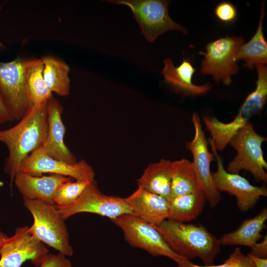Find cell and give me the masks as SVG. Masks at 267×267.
<instances>
[{"label":"cell","instance_id":"9a60e30c","mask_svg":"<svg viewBox=\"0 0 267 267\" xmlns=\"http://www.w3.org/2000/svg\"><path fill=\"white\" fill-rule=\"evenodd\" d=\"M62 111L60 103L51 95L47 103V134L40 147L52 158L74 164L77 162L76 158L64 142L66 129L62 120Z\"/></svg>","mask_w":267,"mask_h":267},{"label":"cell","instance_id":"4dcf8cb0","mask_svg":"<svg viewBox=\"0 0 267 267\" xmlns=\"http://www.w3.org/2000/svg\"><path fill=\"white\" fill-rule=\"evenodd\" d=\"M14 120L0 92V124Z\"/></svg>","mask_w":267,"mask_h":267},{"label":"cell","instance_id":"836d02e7","mask_svg":"<svg viewBox=\"0 0 267 267\" xmlns=\"http://www.w3.org/2000/svg\"><path fill=\"white\" fill-rule=\"evenodd\" d=\"M1 8V6H0V11ZM2 46H3V44H2V43L0 42V48H1Z\"/></svg>","mask_w":267,"mask_h":267},{"label":"cell","instance_id":"277c9868","mask_svg":"<svg viewBox=\"0 0 267 267\" xmlns=\"http://www.w3.org/2000/svg\"><path fill=\"white\" fill-rule=\"evenodd\" d=\"M24 205L34 219L28 228L30 233L40 242L46 244L65 256L74 253L70 244L65 224L54 205L39 200L24 199Z\"/></svg>","mask_w":267,"mask_h":267},{"label":"cell","instance_id":"5bb4252c","mask_svg":"<svg viewBox=\"0 0 267 267\" xmlns=\"http://www.w3.org/2000/svg\"><path fill=\"white\" fill-rule=\"evenodd\" d=\"M211 147L217 162V170L212 173V178L215 186L219 192L226 191L234 195L236 198L238 208L242 212L252 208L261 197L267 196L266 187L254 186L238 174L226 171L221 157L215 149Z\"/></svg>","mask_w":267,"mask_h":267},{"label":"cell","instance_id":"e0dca14e","mask_svg":"<svg viewBox=\"0 0 267 267\" xmlns=\"http://www.w3.org/2000/svg\"><path fill=\"white\" fill-rule=\"evenodd\" d=\"M131 208L133 215L157 226L168 219L169 200L140 187L125 198Z\"/></svg>","mask_w":267,"mask_h":267},{"label":"cell","instance_id":"d6986e66","mask_svg":"<svg viewBox=\"0 0 267 267\" xmlns=\"http://www.w3.org/2000/svg\"><path fill=\"white\" fill-rule=\"evenodd\" d=\"M173 162L161 159L148 165L137 179L138 186L159 195L169 201L171 199Z\"/></svg>","mask_w":267,"mask_h":267},{"label":"cell","instance_id":"44dd1931","mask_svg":"<svg viewBox=\"0 0 267 267\" xmlns=\"http://www.w3.org/2000/svg\"><path fill=\"white\" fill-rule=\"evenodd\" d=\"M206 201L202 191L173 197L169 201L168 219L180 222L192 221L201 213Z\"/></svg>","mask_w":267,"mask_h":267},{"label":"cell","instance_id":"d6a6232c","mask_svg":"<svg viewBox=\"0 0 267 267\" xmlns=\"http://www.w3.org/2000/svg\"><path fill=\"white\" fill-rule=\"evenodd\" d=\"M8 238V237L6 234L0 231V249Z\"/></svg>","mask_w":267,"mask_h":267},{"label":"cell","instance_id":"d4e9b609","mask_svg":"<svg viewBox=\"0 0 267 267\" xmlns=\"http://www.w3.org/2000/svg\"><path fill=\"white\" fill-rule=\"evenodd\" d=\"M173 165L172 198L188 193L203 191L192 162L186 159H182L173 161Z\"/></svg>","mask_w":267,"mask_h":267},{"label":"cell","instance_id":"ffe728a7","mask_svg":"<svg viewBox=\"0 0 267 267\" xmlns=\"http://www.w3.org/2000/svg\"><path fill=\"white\" fill-rule=\"evenodd\" d=\"M267 219L266 207L254 217L244 220L236 230L222 235L218 239L219 244L252 247L263 238L261 232L265 227Z\"/></svg>","mask_w":267,"mask_h":267},{"label":"cell","instance_id":"4316f807","mask_svg":"<svg viewBox=\"0 0 267 267\" xmlns=\"http://www.w3.org/2000/svg\"><path fill=\"white\" fill-rule=\"evenodd\" d=\"M178 265V267H256L254 263L247 255L243 253L240 247L235 248L228 258L221 265L199 266L187 259Z\"/></svg>","mask_w":267,"mask_h":267},{"label":"cell","instance_id":"9c48e42d","mask_svg":"<svg viewBox=\"0 0 267 267\" xmlns=\"http://www.w3.org/2000/svg\"><path fill=\"white\" fill-rule=\"evenodd\" d=\"M56 209L64 221L81 213L95 214L111 220L124 215H133L132 210L125 198L102 193L98 188L95 180L89 182L73 203Z\"/></svg>","mask_w":267,"mask_h":267},{"label":"cell","instance_id":"30bf717a","mask_svg":"<svg viewBox=\"0 0 267 267\" xmlns=\"http://www.w3.org/2000/svg\"><path fill=\"white\" fill-rule=\"evenodd\" d=\"M29 61L17 57L10 62H0V92L14 120H20L32 107L25 79Z\"/></svg>","mask_w":267,"mask_h":267},{"label":"cell","instance_id":"6da1fadb","mask_svg":"<svg viewBox=\"0 0 267 267\" xmlns=\"http://www.w3.org/2000/svg\"><path fill=\"white\" fill-rule=\"evenodd\" d=\"M47 100L32 106L14 126L0 130V142L5 144L8 151L4 169L9 176L11 187L25 160L45 139Z\"/></svg>","mask_w":267,"mask_h":267},{"label":"cell","instance_id":"ba28073f","mask_svg":"<svg viewBox=\"0 0 267 267\" xmlns=\"http://www.w3.org/2000/svg\"><path fill=\"white\" fill-rule=\"evenodd\" d=\"M244 43L243 38L228 36L208 43L206 52H200L204 55L201 62V74L211 75L216 82L222 81L229 85L231 76L238 70L236 56Z\"/></svg>","mask_w":267,"mask_h":267},{"label":"cell","instance_id":"1f68e13d","mask_svg":"<svg viewBox=\"0 0 267 267\" xmlns=\"http://www.w3.org/2000/svg\"><path fill=\"white\" fill-rule=\"evenodd\" d=\"M247 256L254 263L256 267H267V259L255 257L248 253Z\"/></svg>","mask_w":267,"mask_h":267},{"label":"cell","instance_id":"7c38bea8","mask_svg":"<svg viewBox=\"0 0 267 267\" xmlns=\"http://www.w3.org/2000/svg\"><path fill=\"white\" fill-rule=\"evenodd\" d=\"M29 227L17 228L0 249V267H21L27 260L39 266L48 250L44 244L33 237Z\"/></svg>","mask_w":267,"mask_h":267},{"label":"cell","instance_id":"603a6c76","mask_svg":"<svg viewBox=\"0 0 267 267\" xmlns=\"http://www.w3.org/2000/svg\"><path fill=\"white\" fill-rule=\"evenodd\" d=\"M42 58L44 78L49 90L60 96L68 95L70 89L69 66L63 61L52 56Z\"/></svg>","mask_w":267,"mask_h":267},{"label":"cell","instance_id":"cb8c5ba5","mask_svg":"<svg viewBox=\"0 0 267 267\" xmlns=\"http://www.w3.org/2000/svg\"><path fill=\"white\" fill-rule=\"evenodd\" d=\"M43 70L42 58L29 59L25 79L27 96L32 106L47 100L52 95L44 80Z\"/></svg>","mask_w":267,"mask_h":267},{"label":"cell","instance_id":"83f0119b","mask_svg":"<svg viewBox=\"0 0 267 267\" xmlns=\"http://www.w3.org/2000/svg\"><path fill=\"white\" fill-rule=\"evenodd\" d=\"M214 13L221 22L227 24L233 23L237 16L236 7L227 1L219 3L215 8Z\"/></svg>","mask_w":267,"mask_h":267},{"label":"cell","instance_id":"7402d4cb","mask_svg":"<svg viewBox=\"0 0 267 267\" xmlns=\"http://www.w3.org/2000/svg\"><path fill=\"white\" fill-rule=\"evenodd\" d=\"M264 6V2H262L260 21L255 34L248 42L240 46L236 54L237 61L242 60L244 62L243 66L248 69L267 63V43L263 31Z\"/></svg>","mask_w":267,"mask_h":267},{"label":"cell","instance_id":"2e32d148","mask_svg":"<svg viewBox=\"0 0 267 267\" xmlns=\"http://www.w3.org/2000/svg\"><path fill=\"white\" fill-rule=\"evenodd\" d=\"M71 178L61 175L34 176L23 172L18 173L14 183L23 199L39 200L54 205L53 195L58 187Z\"/></svg>","mask_w":267,"mask_h":267},{"label":"cell","instance_id":"ac0fdd59","mask_svg":"<svg viewBox=\"0 0 267 267\" xmlns=\"http://www.w3.org/2000/svg\"><path fill=\"white\" fill-rule=\"evenodd\" d=\"M162 73L165 82L175 91L186 95H201L207 92L212 87L209 83L202 86L193 84L192 79L196 69L190 62L183 60L178 67L169 58L164 61Z\"/></svg>","mask_w":267,"mask_h":267},{"label":"cell","instance_id":"f1b7e54d","mask_svg":"<svg viewBox=\"0 0 267 267\" xmlns=\"http://www.w3.org/2000/svg\"><path fill=\"white\" fill-rule=\"evenodd\" d=\"M40 267H72L71 262L64 255L47 254L42 261Z\"/></svg>","mask_w":267,"mask_h":267},{"label":"cell","instance_id":"8992f818","mask_svg":"<svg viewBox=\"0 0 267 267\" xmlns=\"http://www.w3.org/2000/svg\"><path fill=\"white\" fill-rule=\"evenodd\" d=\"M114 4L129 6L141 32L150 42H154L159 35L170 30L184 34L187 30L176 23L170 17L168 8L170 2L164 0H108Z\"/></svg>","mask_w":267,"mask_h":267},{"label":"cell","instance_id":"f546056e","mask_svg":"<svg viewBox=\"0 0 267 267\" xmlns=\"http://www.w3.org/2000/svg\"><path fill=\"white\" fill-rule=\"evenodd\" d=\"M249 254L260 258L267 259V236H263L262 241L256 243L251 247Z\"/></svg>","mask_w":267,"mask_h":267},{"label":"cell","instance_id":"8fae6325","mask_svg":"<svg viewBox=\"0 0 267 267\" xmlns=\"http://www.w3.org/2000/svg\"><path fill=\"white\" fill-rule=\"evenodd\" d=\"M192 121L195 134L193 139L187 142L186 146L192 154V163L206 200L213 208L221 200L220 192L215 186L210 169L214 154L209 151L208 141L197 113H193Z\"/></svg>","mask_w":267,"mask_h":267},{"label":"cell","instance_id":"5b68a950","mask_svg":"<svg viewBox=\"0 0 267 267\" xmlns=\"http://www.w3.org/2000/svg\"><path fill=\"white\" fill-rule=\"evenodd\" d=\"M267 138L258 134L252 124L249 123L239 129L229 143L237 155L228 164L226 171L239 174L241 170L249 172L257 182H267V163L262 144Z\"/></svg>","mask_w":267,"mask_h":267},{"label":"cell","instance_id":"7a4b0ae2","mask_svg":"<svg viewBox=\"0 0 267 267\" xmlns=\"http://www.w3.org/2000/svg\"><path fill=\"white\" fill-rule=\"evenodd\" d=\"M155 227L173 252L188 260L198 258L213 265L221 251L218 239L202 225L167 219Z\"/></svg>","mask_w":267,"mask_h":267},{"label":"cell","instance_id":"484cf974","mask_svg":"<svg viewBox=\"0 0 267 267\" xmlns=\"http://www.w3.org/2000/svg\"><path fill=\"white\" fill-rule=\"evenodd\" d=\"M90 181H72L63 182L56 189L53 195L55 207H64L73 203L81 195Z\"/></svg>","mask_w":267,"mask_h":267},{"label":"cell","instance_id":"3957f363","mask_svg":"<svg viewBox=\"0 0 267 267\" xmlns=\"http://www.w3.org/2000/svg\"><path fill=\"white\" fill-rule=\"evenodd\" d=\"M255 67L258 73L256 88L247 96L233 121L225 123L214 117L203 118V121L212 136L210 144L217 151L223 150L237 132L249 123L250 118L259 113L266 104L267 67L263 64Z\"/></svg>","mask_w":267,"mask_h":267},{"label":"cell","instance_id":"52a82bcc","mask_svg":"<svg viewBox=\"0 0 267 267\" xmlns=\"http://www.w3.org/2000/svg\"><path fill=\"white\" fill-rule=\"evenodd\" d=\"M120 228L126 241L132 246L142 249L153 256H164L178 264L186 259L173 252L155 226L132 214L111 220Z\"/></svg>","mask_w":267,"mask_h":267},{"label":"cell","instance_id":"4fadbf2b","mask_svg":"<svg viewBox=\"0 0 267 267\" xmlns=\"http://www.w3.org/2000/svg\"><path fill=\"white\" fill-rule=\"evenodd\" d=\"M20 172L34 176L49 173L81 181H91L94 180L95 177L92 168L86 161L82 160L74 164L68 163L49 157L41 147L26 158Z\"/></svg>","mask_w":267,"mask_h":267}]
</instances>
